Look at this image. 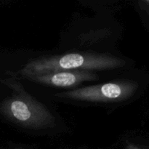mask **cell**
<instances>
[{
	"instance_id": "1",
	"label": "cell",
	"mask_w": 149,
	"mask_h": 149,
	"mask_svg": "<svg viewBox=\"0 0 149 149\" xmlns=\"http://www.w3.org/2000/svg\"><path fill=\"white\" fill-rule=\"evenodd\" d=\"M119 64L118 60L110 57L70 53L32 61L25 66L22 73L29 77L58 71L105 70L116 68Z\"/></svg>"
},
{
	"instance_id": "2",
	"label": "cell",
	"mask_w": 149,
	"mask_h": 149,
	"mask_svg": "<svg viewBox=\"0 0 149 149\" xmlns=\"http://www.w3.org/2000/svg\"><path fill=\"white\" fill-rule=\"evenodd\" d=\"M125 93V86L118 83H107L65 92L62 95L84 101H107L121 98Z\"/></svg>"
},
{
	"instance_id": "3",
	"label": "cell",
	"mask_w": 149,
	"mask_h": 149,
	"mask_svg": "<svg viewBox=\"0 0 149 149\" xmlns=\"http://www.w3.org/2000/svg\"><path fill=\"white\" fill-rule=\"evenodd\" d=\"M31 80L41 84L52 85L56 87H72L86 80L95 78L94 74L89 71H58L49 74L29 76Z\"/></svg>"
},
{
	"instance_id": "4",
	"label": "cell",
	"mask_w": 149,
	"mask_h": 149,
	"mask_svg": "<svg viewBox=\"0 0 149 149\" xmlns=\"http://www.w3.org/2000/svg\"><path fill=\"white\" fill-rule=\"evenodd\" d=\"M10 113L12 116L19 122H27L31 118L32 113L30 109L21 100H14L10 103Z\"/></svg>"
}]
</instances>
